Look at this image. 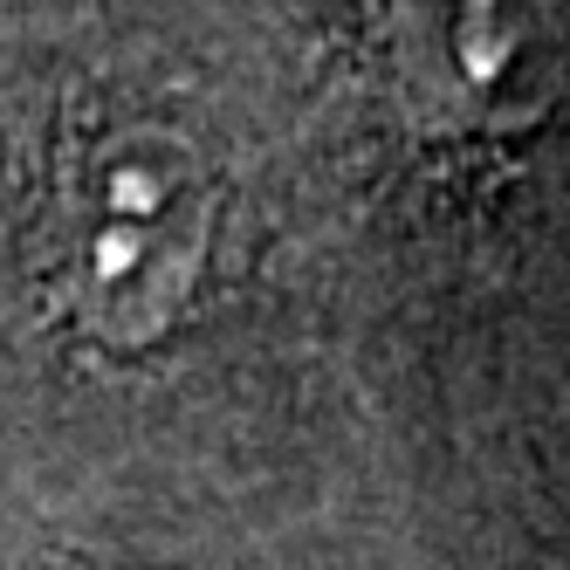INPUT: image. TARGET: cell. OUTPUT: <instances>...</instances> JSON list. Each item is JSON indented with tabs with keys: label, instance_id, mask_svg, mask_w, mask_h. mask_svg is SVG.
<instances>
[{
	"label": "cell",
	"instance_id": "2",
	"mask_svg": "<svg viewBox=\"0 0 570 570\" xmlns=\"http://www.w3.org/2000/svg\"><path fill=\"white\" fill-rule=\"evenodd\" d=\"M385 62L440 131H515L557 90V0H379Z\"/></svg>",
	"mask_w": 570,
	"mask_h": 570
},
{
	"label": "cell",
	"instance_id": "1",
	"mask_svg": "<svg viewBox=\"0 0 570 570\" xmlns=\"http://www.w3.org/2000/svg\"><path fill=\"white\" fill-rule=\"evenodd\" d=\"M214 173L158 117H104L56 151L35 227L49 309L97 351L166 344L214 255Z\"/></svg>",
	"mask_w": 570,
	"mask_h": 570
}]
</instances>
